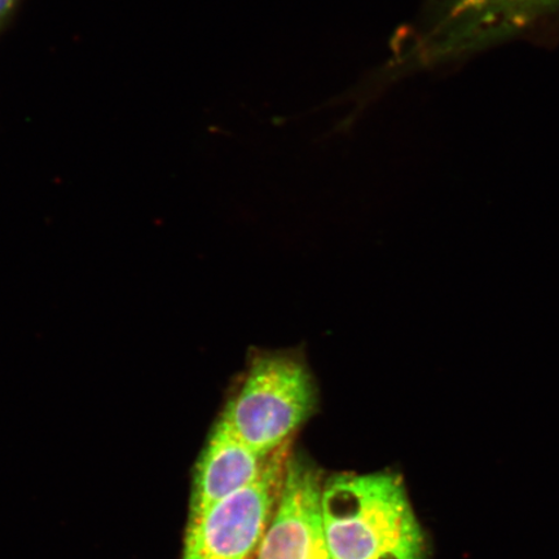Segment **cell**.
I'll list each match as a JSON object with an SVG mask.
<instances>
[{
  "instance_id": "obj_6",
  "label": "cell",
  "mask_w": 559,
  "mask_h": 559,
  "mask_svg": "<svg viewBox=\"0 0 559 559\" xmlns=\"http://www.w3.org/2000/svg\"><path fill=\"white\" fill-rule=\"evenodd\" d=\"M271 456H261L215 423L195 465L188 523L200 519L216 502L253 484Z\"/></svg>"
},
{
  "instance_id": "obj_1",
  "label": "cell",
  "mask_w": 559,
  "mask_h": 559,
  "mask_svg": "<svg viewBox=\"0 0 559 559\" xmlns=\"http://www.w3.org/2000/svg\"><path fill=\"white\" fill-rule=\"evenodd\" d=\"M321 509L332 559H428V537L401 475H337L323 486Z\"/></svg>"
},
{
  "instance_id": "obj_4",
  "label": "cell",
  "mask_w": 559,
  "mask_h": 559,
  "mask_svg": "<svg viewBox=\"0 0 559 559\" xmlns=\"http://www.w3.org/2000/svg\"><path fill=\"white\" fill-rule=\"evenodd\" d=\"M288 445L269 460L253 484L187 524L183 559H254L282 489Z\"/></svg>"
},
{
  "instance_id": "obj_5",
  "label": "cell",
  "mask_w": 559,
  "mask_h": 559,
  "mask_svg": "<svg viewBox=\"0 0 559 559\" xmlns=\"http://www.w3.org/2000/svg\"><path fill=\"white\" fill-rule=\"evenodd\" d=\"M323 486L317 467L289 456L275 512L254 559H332L321 509Z\"/></svg>"
},
{
  "instance_id": "obj_3",
  "label": "cell",
  "mask_w": 559,
  "mask_h": 559,
  "mask_svg": "<svg viewBox=\"0 0 559 559\" xmlns=\"http://www.w3.org/2000/svg\"><path fill=\"white\" fill-rule=\"evenodd\" d=\"M558 19L559 0H430L409 48L419 64L428 67Z\"/></svg>"
},
{
  "instance_id": "obj_7",
  "label": "cell",
  "mask_w": 559,
  "mask_h": 559,
  "mask_svg": "<svg viewBox=\"0 0 559 559\" xmlns=\"http://www.w3.org/2000/svg\"><path fill=\"white\" fill-rule=\"evenodd\" d=\"M15 3L16 0H0V24H2L5 17L10 15Z\"/></svg>"
},
{
  "instance_id": "obj_2",
  "label": "cell",
  "mask_w": 559,
  "mask_h": 559,
  "mask_svg": "<svg viewBox=\"0 0 559 559\" xmlns=\"http://www.w3.org/2000/svg\"><path fill=\"white\" fill-rule=\"evenodd\" d=\"M318 404V382L304 346L251 347L215 423L269 457L290 444Z\"/></svg>"
}]
</instances>
